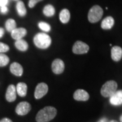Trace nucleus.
Segmentation results:
<instances>
[{
  "label": "nucleus",
  "instance_id": "nucleus-23",
  "mask_svg": "<svg viewBox=\"0 0 122 122\" xmlns=\"http://www.w3.org/2000/svg\"><path fill=\"white\" fill-rule=\"evenodd\" d=\"M38 25H39V27L40 30H41L44 32H49L51 30V27H50V25L46 22H39V24H38Z\"/></svg>",
  "mask_w": 122,
  "mask_h": 122
},
{
  "label": "nucleus",
  "instance_id": "nucleus-6",
  "mask_svg": "<svg viewBox=\"0 0 122 122\" xmlns=\"http://www.w3.org/2000/svg\"><path fill=\"white\" fill-rule=\"evenodd\" d=\"M48 92V86L46 84L44 83H39L36 86L35 91V98L39 100L41 98L44 96Z\"/></svg>",
  "mask_w": 122,
  "mask_h": 122
},
{
  "label": "nucleus",
  "instance_id": "nucleus-20",
  "mask_svg": "<svg viewBox=\"0 0 122 122\" xmlns=\"http://www.w3.org/2000/svg\"><path fill=\"white\" fill-rule=\"evenodd\" d=\"M55 13H56V10L54 6L51 5H47L44 7L43 13L47 17H51L55 14Z\"/></svg>",
  "mask_w": 122,
  "mask_h": 122
},
{
  "label": "nucleus",
  "instance_id": "nucleus-14",
  "mask_svg": "<svg viewBox=\"0 0 122 122\" xmlns=\"http://www.w3.org/2000/svg\"><path fill=\"white\" fill-rule=\"evenodd\" d=\"M10 72L16 76H21L23 73V68L19 63L14 62L10 65Z\"/></svg>",
  "mask_w": 122,
  "mask_h": 122
},
{
  "label": "nucleus",
  "instance_id": "nucleus-2",
  "mask_svg": "<svg viewBox=\"0 0 122 122\" xmlns=\"http://www.w3.org/2000/svg\"><path fill=\"white\" fill-rule=\"evenodd\" d=\"M33 42L38 48L45 49L51 45V39L48 35L45 33H39L33 38Z\"/></svg>",
  "mask_w": 122,
  "mask_h": 122
},
{
  "label": "nucleus",
  "instance_id": "nucleus-4",
  "mask_svg": "<svg viewBox=\"0 0 122 122\" xmlns=\"http://www.w3.org/2000/svg\"><path fill=\"white\" fill-rule=\"evenodd\" d=\"M102 9L98 5H95L90 9L88 13V18L89 21L92 23H94L98 22L101 19L103 15Z\"/></svg>",
  "mask_w": 122,
  "mask_h": 122
},
{
  "label": "nucleus",
  "instance_id": "nucleus-26",
  "mask_svg": "<svg viewBox=\"0 0 122 122\" xmlns=\"http://www.w3.org/2000/svg\"><path fill=\"white\" fill-rule=\"evenodd\" d=\"M8 11L7 6H3L0 7V13L2 14H6Z\"/></svg>",
  "mask_w": 122,
  "mask_h": 122
},
{
  "label": "nucleus",
  "instance_id": "nucleus-5",
  "mask_svg": "<svg viewBox=\"0 0 122 122\" xmlns=\"http://www.w3.org/2000/svg\"><path fill=\"white\" fill-rule=\"evenodd\" d=\"M89 50V46L81 41H77L72 47L73 53L76 54H85L88 52Z\"/></svg>",
  "mask_w": 122,
  "mask_h": 122
},
{
  "label": "nucleus",
  "instance_id": "nucleus-33",
  "mask_svg": "<svg viewBox=\"0 0 122 122\" xmlns=\"http://www.w3.org/2000/svg\"><path fill=\"white\" fill-rule=\"evenodd\" d=\"M14 1H18V0H14Z\"/></svg>",
  "mask_w": 122,
  "mask_h": 122
},
{
  "label": "nucleus",
  "instance_id": "nucleus-13",
  "mask_svg": "<svg viewBox=\"0 0 122 122\" xmlns=\"http://www.w3.org/2000/svg\"><path fill=\"white\" fill-rule=\"evenodd\" d=\"M111 58L115 62L119 61L122 58V49L118 46H114L111 49Z\"/></svg>",
  "mask_w": 122,
  "mask_h": 122
},
{
  "label": "nucleus",
  "instance_id": "nucleus-17",
  "mask_svg": "<svg viewBox=\"0 0 122 122\" xmlns=\"http://www.w3.org/2000/svg\"><path fill=\"white\" fill-rule=\"evenodd\" d=\"M70 19V13L67 9H64L59 13V20L62 23L66 24L69 22Z\"/></svg>",
  "mask_w": 122,
  "mask_h": 122
},
{
  "label": "nucleus",
  "instance_id": "nucleus-29",
  "mask_svg": "<svg viewBox=\"0 0 122 122\" xmlns=\"http://www.w3.org/2000/svg\"><path fill=\"white\" fill-rule=\"evenodd\" d=\"M4 33H5L4 29L2 28H0V38L2 37V36H4Z\"/></svg>",
  "mask_w": 122,
  "mask_h": 122
},
{
  "label": "nucleus",
  "instance_id": "nucleus-15",
  "mask_svg": "<svg viewBox=\"0 0 122 122\" xmlns=\"http://www.w3.org/2000/svg\"><path fill=\"white\" fill-rule=\"evenodd\" d=\"M115 21L112 16H107L102 21L101 27L103 30H110L114 26Z\"/></svg>",
  "mask_w": 122,
  "mask_h": 122
},
{
  "label": "nucleus",
  "instance_id": "nucleus-11",
  "mask_svg": "<svg viewBox=\"0 0 122 122\" xmlns=\"http://www.w3.org/2000/svg\"><path fill=\"white\" fill-rule=\"evenodd\" d=\"M73 96L75 100L78 101H86L89 98L88 93L83 89L76 90Z\"/></svg>",
  "mask_w": 122,
  "mask_h": 122
},
{
  "label": "nucleus",
  "instance_id": "nucleus-22",
  "mask_svg": "<svg viewBox=\"0 0 122 122\" xmlns=\"http://www.w3.org/2000/svg\"><path fill=\"white\" fill-rule=\"evenodd\" d=\"M9 58L4 53H0V67H5L9 63Z\"/></svg>",
  "mask_w": 122,
  "mask_h": 122
},
{
  "label": "nucleus",
  "instance_id": "nucleus-1",
  "mask_svg": "<svg viewBox=\"0 0 122 122\" xmlns=\"http://www.w3.org/2000/svg\"><path fill=\"white\" fill-rule=\"evenodd\" d=\"M57 113V110L54 107H45L38 112L36 120L37 122H48L56 117Z\"/></svg>",
  "mask_w": 122,
  "mask_h": 122
},
{
  "label": "nucleus",
  "instance_id": "nucleus-24",
  "mask_svg": "<svg viewBox=\"0 0 122 122\" xmlns=\"http://www.w3.org/2000/svg\"><path fill=\"white\" fill-rule=\"evenodd\" d=\"M9 46L7 44L0 42V53L7 52L9 50Z\"/></svg>",
  "mask_w": 122,
  "mask_h": 122
},
{
  "label": "nucleus",
  "instance_id": "nucleus-16",
  "mask_svg": "<svg viewBox=\"0 0 122 122\" xmlns=\"http://www.w3.org/2000/svg\"><path fill=\"white\" fill-rule=\"evenodd\" d=\"M16 93L19 96L22 97H25L27 93V84L24 83H22V82L18 83L16 86Z\"/></svg>",
  "mask_w": 122,
  "mask_h": 122
},
{
  "label": "nucleus",
  "instance_id": "nucleus-7",
  "mask_svg": "<svg viewBox=\"0 0 122 122\" xmlns=\"http://www.w3.org/2000/svg\"><path fill=\"white\" fill-rule=\"evenodd\" d=\"M31 110V106L27 102H21L16 107L15 111L19 115H27Z\"/></svg>",
  "mask_w": 122,
  "mask_h": 122
},
{
  "label": "nucleus",
  "instance_id": "nucleus-28",
  "mask_svg": "<svg viewBox=\"0 0 122 122\" xmlns=\"http://www.w3.org/2000/svg\"><path fill=\"white\" fill-rule=\"evenodd\" d=\"M0 122H13V121L7 118H4L0 120Z\"/></svg>",
  "mask_w": 122,
  "mask_h": 122
},
{
  "label": "nucleus",
  "instance_id": "nucleus-12",
  "mask_svg": "<svg viewBox=\"0 0 122 122\" xmlns=\"http://www.w3.org/2000/svg\"><path fill=\"white\" fill-rule=\"evenodd\" d=\"M27 34V30L24 28H16L11 32V37L16 40L22 39Z\"/></svg>",
  "mask_w": 122,
  "mask_h": 122
},
{
  "label": "nucleus",
  "instance_id": "nucleus-21",
  "mask_svg": "<svg viewBox=\"0 0 122 122\" xmlns=\"http://www.w3.org/2000/svg\"><path fill=\"white\" fill-rule=\"evenodd\" d=\"M16 22L13 19H9L6 22L5 28L9 32H11L14 30H15L16 28Z\"/></svg>",
  "mask_w": 122,
  "mask_h": 122
},
{
  "label": "nucleus",
  "instance_id": "nucleus-27",
  "mask_svg": "<svg viewBox=\"0 0 122 122\" xmlns=\"http://www.w3.org/2000/svg\"><path fill=\"white\" fill-rule=\"evenodd\" d=\"M8 0H0V7L6 6L8 4Z\"/></svg>",
  "mask_w": 122,
  "mask_h": 122
},
{
  "label": "nucleus",
  "instance_id": "nucleus-18",
  "mask_svg": "<svg viewBox=\"0 0 122 122\" xmlns=\"http://www.w3.org/2000/svg\"><path fill=\"white\" fill-rule=\"evenodd\" d=\"M15 46L18 50L22 51H25L28 49V44L23 39H20L16 40Z\"/></svg>",
  "mask_w": 122,
  "mask_h": 122
},
{
  "label": "nucleus",
  "instance_id": "nucleus-25",
  "mask_svg": "<svg viewBox=\"0 0 122 122\" xmlns=\"http://www.w3.org/2000/svg\"><path fill=\"white\" fill-rule=\"evenodd\" d=\"M41 1H42V0H30L28 2L29 7L30 8H33L38 2Z\"/></svg>",
  "mask_w": 122,
  "mask_h": 122
},
{
  "label": "nucleus",
  "instance_id": "nucleus-8",
  "mask_svg": "<svg viewBox=\"0 0 122 122\" xmlns=\"http://www.w3.org/2000/svg\"><path fill=\"white\" fill-rule=\"evenodd\" d=\"M51 69L54 74H62L65 70V63L63 61L60 59H55L51 65Z\"/></svg>",
  "mask_w": 122,
  "mask_h": 122
},
{
  "label": "nucleus",
  "instance_id": "nucleus-10",
  "mask_svg": "<svg viewBox=\"0 0 122 122\" xmlns=\"http://www.w3.org/2000/svg\"><path fill=\"white\" fill-rule=\"evenodd\" d=\"M110 102L114 106L122 105V90L117 91L110 97Z\"/></svg>",
  "mask_w": 122,
  "mask_h": 122
},
{
  "label": "nucleus",
  "instance_id": "nucleus-31",
  "mask_svg": "<svg viewBox=\"0 0 122 122\" xmlns=\"http://www.w3.org/2000/svg\"><path fill=\"white\" fill-rule=\"evenodd\" d=\"M108 122H118L117 121V120H110V121Z\"/></svg>",
  "mask_w": 122,
  "mask_h": 122
},
{
  "label": "nucleus",
  "instance_id": "nucleus-32",
  "mask_svg": "<svg viewBox=\"0 0 122 122\" xmlns=\"http://www.w3.org/2000/svg\"><path fill=\"white\" fill-rule=\"evenodd\" d=\"M120 122H122V115L120 116Z\"/></svg>",
  "mask_w": 122,
  "mask_h": 122
},
{
  "label": "nucleus",
  "instance_id": "nucleus-30",
  "mask_svg": "<svg viewBox=\"0 0 122 122\" xmlns=\"http://www.w3.org/2000/svg\"><path fill=\"white\" fill-rule=\"evenodd\" d=\"M97 122H108V120L106 118H102L99 120L98 121H97Z\"/></svg>",
  "mask_w": 122,
  "mask_h": 122
},
{
  "label": "nucleus",
  "instance_id": "nucleus-3",
  "mask_svg": "<svg viewBox=\"0 0 122 122\" xmlns=\"http://www.w3.org/2000/svg\"><path fill=\"white\" fill-rule=\"evenodd\" d=\"M118 84L114 80L108 81L103 85L101 89V93L104 97H110L117 91Z\"/></svg>",
  "mask_w": 122,
  "mask_h": 122
},
{
  "label": "nucleus",
  "instance_id": "nucleus-9",
  "mask_svg": "<svg viewBox=\"0 0 122 122\" xmlns=\"http://www.w3.org/2000/svg\"><path fill=\"white\" fill-rule=\"evenodd\" d=\"M5 97L6 100L9 102H12L15 101L16 98V91L14 85H9L6 92Z\"/></svg>",
  "mask_w": 122,
  "mask_h": 122
},
{
  "label": "nucleus",
  "instance_id": "nucleus-19",
  "mask_svg": "<svg viewBox=\"0 0 122 122\" xmlns=\"http://www.w3.org/2000/svg\"><path fill=\"white\" fill-rule=\"evenodd\" d=\"M16 10H17L18 15L21 17H23L27 14V10L23 2L19 1L16 4Z\"/></svg>",
  "mask_w": 122,
  "mask_h": 122
}]
</instances>
